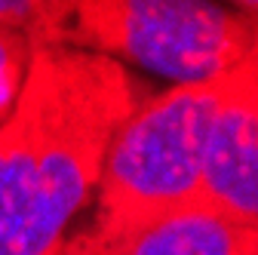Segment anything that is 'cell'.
<instances>
[{
	"label": "cell",
	"mask_w": 258,
	"mask_h": 255,
	"mask_svg": "<svg viewBox=\"0 0 258 255\" xmlns=\"http://www.w3.org/2000/svg\"><path fill=\"white\" fill-rule=\"evenodd\" d=\"M197 203L234 225L258 228V52L228 71L203 145Z\"/></svg>",
	"instance_id": "obj_4"
},
{
	"label": "cell",
	"mask_w": 258,
	"mask_h": 255,
	"mask_svg": "<svg viewBox=\"0 0 258 255\" xmlns=\"http://www.w3.org/2000/svg\"><path fill=\"white\" fill-rule=\"evenodd\" d=\"M77 0H0V25L34 46H61Z\"/></svg>",
	"instance_id": "obj_6"
},
{
	"label": "cell",
	"mask_w": 258,
	"mask_h": 255,
	"mask_svg": "<svg viewBox=\"0 0 258 255\" xmlns=\"http://www.w3.org/2000/svg\"><path fill=\"white\" fill-rule=\"evenodd\" d=\"M139 108L120 61L40 46L0 123V255H58L99 187L105 151Z\"/></svg>",
	"instance_id": "obj_1"
},
{
	"label": "cell",
	"mask_w": 258,
	"mask_h": 255,
	"mask_svg": "<svg viewBox=\"0 0 258 255\" xmlns=\"http://www.w3.org/2000/svg\"><path fill=\"white\" fill-rule=\"evenodd\" d=\"M31 55H34V46L19 31L0 25V123L7 120V114L13 111V105L19 99Z\"/></svg>",
	"instance_id": "obj_7"
},
{
	"label": "cell",
	"mask_w": 258,
	"mask_h": 255,
	"mask_svg": "<svg viewBox=\"0 0 258 255\" xmlns=\"http://www.w3.org/2000/svg\"><path fill=\"white\" fill-rule=\"evenodd\" d=\"M228 71L175 83L129 114L114 133L99 175V215H151L197 203L200 160Z\"/></svg>",
	"instance_id": "obj_3"
},
{
	"label": "cell",
	"mask_w": 258,
	"mask_h": 255,
	"mask_svg": "<svg viewBox=\"0 0 258 255\" xmlns=\"http://www.w3.org/2000/svg\"><path fill=\"white\" fill-rule=\"evenodd\" d=\"M58 255H258V228L234 225L200 203L151 215H99Z\"/></svg>",
	"instance_id": "obj_5"
},
{
	"label": "cell",
	"mask_w": 258,
	"mask_h": 255,
	"mask_svg": "<svg viewBox=\"0 0 258 255\" xmlns=\"http://www.w3.org/2000/svg\"><path fill=\"white\" fill-rule=\"evenodd\" d=\"M255 43V19L215 0H77L61 46L203 83L258 52Z\"/></svg>",
	"instance_id": "obj_2"
},
{
	"label": "cell",
	"mask_w": 258,
	"mask_h": 255,
	"mask_svg": "<svg viewBox=\"0 0 258 255\" xmlns=\"http://www.w3.org/2000/svg\"><path fill=\"white\" fill-rule=\"evenodd\" d=\"M228 4H231L237 13L249 16V19H255V13H258V0H228Z\"/></svg>",
	"instance_id": "obj_8"
}]
</instances>
